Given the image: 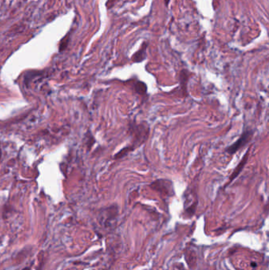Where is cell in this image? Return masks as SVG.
Segmentation results:
<instances>
[{
  "mask_svg": "<svg viewBox=\"0 0 269 270\" xmlns=\"http://www.w3.org/2000/svg\"><path fill=\"white\" fill-rule=\"evenodd\" d=\"M132 134L134 135V144L131 146L135 149L136 148L144 142L149 134V126L145 122L140 124L134 125V126H130Z\"/></svg>",
  "mask_w": 269,
  "mask_h": 270,
  "instance_id": "1",
  "label": "cell"
},
{
  "mask_svg": "<svg viewBox=\"0 0 269 270\" xmlns=\"http://www.w3.org/2000/svg\"><path fill=\"white\" fill-rule=\"evenodd\" d=\"M253 135V131L251 130H243L242 134H241V136L239 137L238 140L235 141L234 143H233L232 145H230V146H228L226 149V152L228 153L229 154L233 155L234 153L238 152L239 149H241L245 145L248 144L250 140L252 139Z\"/></svg>",
  "mask_w": 269,
  "mask_h": 270,
  "instance_id": "2",
  "label": "cell"
},
{
  "mask_svg": "<svg viewBox=\"0 0 269 270\" xmlns=\"http://www.w3.org/2000/svg\"><path fill=\"white\" fill-rule=\"evenodd\" d=\"M149 186L154 190L163 193L167 196L174 195V186H173V183L171 180L159 179L156 181L152 182L149 185Z\"/></svg>",
  "mask_w": 269,
  "mask_h": 270,
  "instance_id": "3",
  "label": "cell"
},
{
  "mask_svg": "<svg viewBox=\"0 0 269 270\" xmlns=\"http://www.w3.org/2000/svg\"><path fill=\"white\" fill-rule=\"evenodd\" d=\"M249 151H250V148H248L246 151V153H245V154L244 155V157L242 158V160H240L239 164H238L237 165V167L234 168V170L233 171V172L231 173V175H230V178H229V180H230V182H232L233 180L235 179V178L238 177V175H239V174L242 172V171L243 168H244L245 165L246 164V163H247V160H248V155H249L248 154V153H249Z\"/></svg>",
  "mask_w": 269,
  "mask_h": 270,
  "instance_id": "4",
  "label": "cell"
},
{
  "mask_svg": "<svg viewBox=\"0 0 269 270\" xmlns=\"http://www.w3.org/2000/svg\"><path fill=\"white\" fill-rule=\"evenodd\" d=\"M147 47H148V43H144L143 44H142L141 48L138 50V52H136L134 56H133V57H132V60H133V62H141L145 59L146 57H147V54H146V49H147Z\"/></svg>",
  "mask_w": 269,
  "mask_h": 270,
  "instance_id": "5",
  "label": "cell"
},
{
  "mask_svg": "<svg viewBox=\"0 0 269 270\" xmlns=\"http://www.w3.org/2000/svg\"><path fill=\"white\" fill-rule=\"evenodd\" d=\"M134 87H135L136 93H138L139 95L144 96L147 93V85L143 81H137V83L134 85Z\"/></svg>",
  "mask_w": 269,
  "mask_h": 270,
  "instance_id": "6",
  "label": "cell"
},
{
  "mask_svg": "<svg viewBox=\"0 0 269 270\" xmlns=\"http://www.w3.org/2000/svg\"><path fill=\"white\" fill-rule=\"evenodd\" d=\"M134 149V148H133L131 145L125 147V148H123L122 149H121V150L119 151V153L115 154V159H122V158H123V157H125V156H127L128 153H129V152H132Z\"/></svg>",
  "mask_w": 269,
  "mask_h": 270,
  "instance_id": "7",
  "label": "cell"
},
{
  "mask_svg": "<svg viewBox=\"0 0 269 270\" xmlns=\"http://www.w3.org/2000/svg\"><path fill=\"white\" fill-rule=\"evenodd\" d=\"M68 42H69V37H68V36H66V37H64L63 40H62V41H61V43H60L59 45L60 52L63 51V50L66 48V46H67L68 44Z\"/></svg>",
  "mask_w": 269,
  "mask_h": 270,
  "instance_id": "8",
  "label": "cell"
},
{
  "mask_svg": "<svg viewBox=\"0 0 269 270\" xmlns=\"http://www.w3.org/2000/svg\"><path fill=\"white\" fill-rule=\"evenodd\" d=\"M22 270H31V268H29V267H26V268H24Z\"/></svg>",
  "mask_w": 269,
  "mask_h": 270,
  "instance_id": "9",
  "label": "cell"
}]
</instances>
